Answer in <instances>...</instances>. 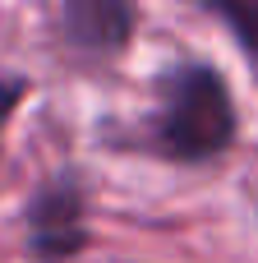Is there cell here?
<instances>
[{
	"label": "cell",
	"mask_w": 258,
	"mask_h": 263,
	"mask_svg": "<svg viewBox=\"0 0 258 263\" xmlns=\"http://www.w3.org/2000/svg\"><path fill=\"white\" fill-rule=\"evenodd\" d=\"M235 139V102L212 65H175L162 79L152 143L175 162H208Z\"/></svg>",
	"instance_id": "6da1fadb"
},
{
	"label": "cell",
	"mask_w": 258,
	"mask_h": 263,
	"mask_svg": "<svg viewBox=\"0 0 258 263\" xmlns=\"http://www.w3.org/2000/svg\"><path fill=\"white\" fill-rule=\"evenodd\" d=\"M32 250L46 259H69L83 250V190L74 180H51L28 208Z\"/></svg>",
	"instance_id": "7a4b0ae2"
},
{
	"label": "cell",
	"mask_w": 258,
	"mask_h": 263,
	"mask_svg": "<svg viewBox=\"0 0 258 263\" xmlns=\"http://www.w3.org/2000/svg\"><path fill=\"white\" fill-rule=\"evenodd\" d=\"M134 18H138L134 0H65L60 5L65 37L78 51H92V55L125 51V42L134 32Z\"/></svg>",
	"instance_id": "3957f363"
},
{
	"label": "cell",
	"mask_w": 258,
	"mask_h": 263,
	"mask_svg": "<svg viewBox=\"0 0 258 263\" xmlns=\"http://www.w3.org/2000/svg\"><path fill=\"white\" fill-rule=\"evenodd\" d=\"M208 9L217 18H226V28L240 37L245 55L258 65V0H208Z\"/></svg>",
	"instance_id": "277c9868"
},
{
	"label": "cell",
	"mask_w": 258,
	"mask_h": 263,
	"mask_svg": "<svg viewBox=\"0 0 258 263\" xmlns=\"http://www.w3.org/2000/svg\"><path fill=\"white\" fill-rule=\"evenodd\" d=\"M28 97V79L23 74H9V69H0V134H5V125H9V116H14V106Z\"/></svg>",
	"instance_id": "5b68a950"
}]
</instances>
